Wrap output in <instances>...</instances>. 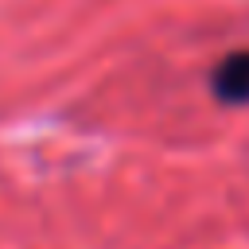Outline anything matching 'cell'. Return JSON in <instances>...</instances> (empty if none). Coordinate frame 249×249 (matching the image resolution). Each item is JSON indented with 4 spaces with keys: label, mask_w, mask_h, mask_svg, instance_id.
Listing matches in <instances>:
<instances>
[{
    "label": "cell",
    "mask_w": 249,
    "mask_h": 249,
    "mask_svg": "<svg viewBox=\"0 0 249 249\" xmlns=\"http://www.w3.org/2000/svg\"><path fill=\"white\" fill-rule=\"evenodd\" d=\"M210 93L222 105H249V51H233L214 66Z\"/></svg>",
    "instance_id": "6da1fadb"
}]
</instances>
